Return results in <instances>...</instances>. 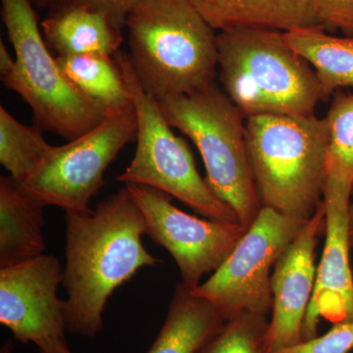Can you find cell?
<instances>
[{
	"label": "cell",
	"mask_w": 353,
	"mask_h": 353,
	"mask_svg": "<svg viewBox=\"0 0 353 353\" xmlns=\"http://www.w3.org/2000/svg\"><path fill=\"white\" fill-rule=\"evenodd\" d=\"M63 287L67 332L94 338L104 308L119 285L160 260L143 245L146 225L126 185L90 212H65Z\"/></svg>",
	"instance_id": "6da1fadb"
},
{
	"label": "cell",
	"mask_w": 353,
	"mask_h": 353,
	"mask_svg": "<svg viewBox=\"0 0 353 353\" xmlns=\"http://www.w3.org/2000/svg\"><path fill=\"white\" fill-rule=\"evenodd\" d=\"M126 27L132 68L157 101L215 83L217 34L190 0H145Z\"/></svg>",
	"instance_id": "7a4b0ae2"
},
{
	"label": "cell",
	"mask_w": 353,
	"mask_h": 353,
	"mask_svg": "<svg viewBox=\"0 0 353 353\" xmlns=\"http://www.w3.org/2000/svg\"><path fill=\"white\" fill-rule=\"evenodd\" d=\"M218 75L245 118L309 116L327 101L311 65L290 48L285 32L241 28L217 34Z\"/></svg>",
	"instance_id": "3957f363"
},
{
	"label": "cell",
	"mask_w": 353,
	"mask_h": 353,
	"mask_svg": "<svg viewBox=\"0 0 353 353\" xmlns=\"http://www.w3.org/2000/svg\"><path fill=\"white\" fill-rule=\"evenodd\" d=\"M245 137L262 208L310 219L323 201L328 174L326 121L314 114L252 116Z\"/></svg>",
	"instance_id": "277c9868"
},
{
	"label": "cell",
	"mask_w": 353,
	"mask_h": 353,
	"mask_svg": "<svg viewBox=\"0 0 353 353\" xmlns=\"http://www.w3.org/2000/svg\"><path fill=\"white\" fill-rule=\"evenodd\" d=\"M158 102L169 125L196 146L213 194L250 227L262 206L248 158L246 118L240 109L216 83Z\"/></svg>",
	"instance_id": "5b68a950"
},
{
	"label": "cell",
	"mask_w": 353,
	"mask_h": 353,
	"mask_svg": "<svg viewBox=\"0 0 353 353\" xmlns=\"http://www.w3.org/2000/svg\"><path fill=\"white\" fill-rule=\"evenodd\" d=\"M1 18L15 51V65L1 81L29 104L34 126L68 141L97 126L108 111L65 75L44 41L31 0H1Z\"/></svg>",
	"instance_id": "8992f818"
},
{
	"label": "cell",
	"mask_w": 353,
	"mask_h": 353,
	"mask_svg": "<svg viewBox=\"0 0 353 353\" xmlns=\"http://www.w3.org/2000/svg\"><path fill=\"white\" fill-rule=\"evenodd\" d=\"M115 58L131 94L138 123L134 158L116 180L163 192L208 219L241 223L233 209L220 201L199 175L187 141L172 131L159 102L139 83L129 55L119 51Z\"/></svg>",
	"instance_id": "52a82bcc"
},
{
	"label": "cell",
	"mask_w": 353,
	"mask_h": 353,
	"mask_svg": "<svg viewBox=\"0 0 353 353\" xmlns=\"http://www.w3.org/2000/svg\"><path fill=\"white\" fill-rule=\"evenodd\" d=\"M134 104L108 111L97 126L64 145L52 146L32 175L21 183L46 208L90 212V199L104 185V173L118 153L137 138Z\"/></svg>",
	"instance_id": "ba28073f"
},
{
	"label": "cell",
	"mask_w": 353,
	"mask_h": 353,
	"mask_svg": "<svg viewBox=\"0 0 353 353\" xmlns=\"http://www.w3.org/2000/svg\"><path fill=\"white\" fill-rule=\"evenodd\" d=\"M307 221L261 208L231 254L192 294L208 301L226 321L246 312L268 316L274 266Z\"/></svg>",
	"instance_id": "9c48e42d"
},
{
	"label": "cell",
	"mask_w": 353,
	"mask_h": 353,
	"mask_svg": "<svg viewBox=\"0 0 353 353\" xmlns=\"http://www.w3.org/2000/svg\"><path fill=\"white\" fill-rule=\"evenodd\" d=\"M126 187L145 218L146 234L170 253L183 284L190 290L196 289L203 276L219 268L248 231L241 223L188 214L172 203L170 196L157 189Z\"/></svg>",
	"instance_id": "30bf717a"
},
{
	"label": "cell",
	"mask_w": 353,
	"mask_h": 353,
	"mask_svg": "<svg viewBox=\"0 0 353 353\" xmlns=\"http://www.w3.org/2000/svg\"><path fill=\"white\" fill-rule=\"evenodd\" d=\"M63 271L57 257L46 254L0 268V323L16 341L39 350L66 343L65 301L57 296Z\"/></svg>",
	"instance_id": "8fae6325"
},
{
	"label": "cell",
	"mask_w": 353,
	"mask_h": 353,
	"mask_svg": "<svg viewBox=\"0 0 353 353\" xmlns=\"http://www.w3.org/2000/svg\"><path fill=\"white\" fill-rule=\"evenodd\" d=\"M352 183L333 173L327 174L325 204V240L316 272L314 292L303 325V340L317 336L321 318L332 324L353 320V274L350 266L348 208Z\"/></svg>",
	"instance_id": "7c38bea8"
},
{
	"label": "cell",
	"mask_w": 353,
	"mask_h": 353,
	"mask_svg": "<svg viewBox=\"0 0 353 353\" xmlns=\"http://www.w3.org/2000/svg\"><path fill=\"white\" fill-rule=\"evenodd\" d=\"M324 201L304 225L301 233L279 257L271 277L272 319L266 353L303 343V325L316 282L315 250L325 230Z\"/></svg>",
	"instance_id": "4fadbf2b"
},
{
	"label": "cell",
	"mask_w": 353,
	"mask_h": 353,
	"mask_svg": "<svg viewBox=\"0 0 353 353\" xmlns=\"http://www.w3.org/2000/svg\"><path fill=\"white\" fill-rule=\"evenodd\" d=\"M213 30L259 28L288 32L320 26L312 0H190Z\"/></svg>",
	"instance_id": "5bb4252c"
},
{
	"label": "cell",
	"mask_w": 353,
	"mask_h": 353,
	"mask_svg": "<svg viewBox=\"0 0 353 353\" xmlns=\"http://www.w3.org/2000/svg\"><path fill=\"white\" fill-rule=\"evenodd\" d=\"M41 28L44 41L57 57H115L123 41L122 28L104 14L85 7L53 4Z\"/></svg>",
	"instance_id": "9a60e30c"
},
{
	"label": "cell",
	"mask_w": 353,
	"mask_h": 353,
	"mask_svg": "<svg viewBox=\"0 0 353 353\" xmlns=\"http://www.w3.org/2000/svg\"><path fill=\"white\" fill-rule=\"evenodd\" d=\"M43 208L12 176L0 178V268L44 254Z\"/></svg>",
	"instance_id": "2e32d148"
},
{
	"label": "cell",
	"mask_w": 353,
	"mask_h": 353,
	"mask_svg": "<svg viewBox=\"0 0 353 353\" xmlns=\"http://www.w3.org/2000/svg\"><path fill=\"white\" fill-rule=\"evenodd\" d=\"M225 322L208 301L178 283L163 326L148 353H199Z\"/></svg>",
	"instance_id": "e0dca14e"
},
{
	"label": "cell",
	"mask_w": 353,
	"mask_h": 353,
	"mask_svg": "<svg viewBox=\"0 0 353 353\" xmlns=\"http://www.w3.org/2000/svg\"><path fill=\"white\" fill-rule=\"evenodd\" d=\"M285 38L314 70L327 101L341 88H353V38L334 37L322 26L292 30Z\"/></svg>",
	"instance_id": "ac0fdd59"
},
{
	"label": "cell",
	"mask_w": 353,
	"mask_h": 353,
	"mask_svg": "<svg viewBox=\"0 0 353 353\" xmlns=\"http://www.w3.org/2000/svg\"><path fill=\"white\" fill-rule=\"evenodd\" d=\"M57 59L70 82L104 110L132 105L131 94L115 57L87 54Z\"/></svg>",
	"instance_id": "d6986e66"
},
{
	"label": "cell",
	"mask_w": 353,
	"mask_h": 353,
	"mask_svg": "<svg viewBox=\"0 0 353 353\" xmlns=\"http://www.w3.org/2000/svg\"><path fill=\"white\" fill-rule=\"evenodd\" d=\"M51 148L39 127L25 126L0 108V163L13 179L25 182Z\"/></svg>",
	"instance_id": "ffe728a7"
},
{
	"label": "cell",
	"mask_w": 353,
	"mask_h": 353,
	"mask_svg": "<svg viewBox=\"0 0 353 353\" xmlns=\"http://www.w3.org/2000/svg\"><path fill=\"white\" fill-rule=\"evenodd\" d=\"M324 119L329 134L327 172L353 185V94L336 92Z\"/></svg>",
	"instance_id": "44dd1931"
},
{
	"label": "cell",
	"mask_w": 353,
	"mask_h": 353,
	"mask_svg": "<svg viewBox=\"0 0 353 353\" xmlns=\"http://www.w3.org/2000/svg\"><path fill=\"white\" fill-rule=\"evenodd\" d=\"M266 315L243 313L228 320L199 353H266Z\"/></svg>",
	"instance_id": "7402d4cb"
},
{
	"label": "cell",
	"mask_w": 353,
	"mask_h": 353,
	"mask_svg": "<svg viewBox=\"0 0 353 353\" xmlns=\"http://www.w3.org/2000/svg\"><path fill=\"white\" fill-rule=\"evenodd\" d=\"M353 350V320L334 324L322 336L273 353H350Z\"/></svg>",
	"instance_id": "603a6c76"
},
{
	"label": "cell",
	"mask_w": 353,
	"mask_h": 353,
	"mask_svg": "<svg viewBox=\"0 0 353 353\" xmlns=\"http://www.w3.org/2000/svg\"><path fill=\"white\" fill-rule=\"evenodd\" d=\"M316 17L329 34L353 38V0H312Z\"/></svg>",
	"instance_id": "cb8c5ba5"
},
{
	"label": "cell",
	"mask_w": 353,
	"mask_h": 353,
	"mask_svg": "<svg viewBox=\"0 0 353 353\" xmlns=\"http://www.w3.org/2000/svg\"><path fill=\"white\" fill-rule=\"evenodd\" d=\"M143 1L145 0H57L53 4L85 7L101 12L123 29L126 26L128 15Z\"/></svg>",
	"instance_id": "d4e9b609"
},
{
	"label": "cell",
	"mask_w": 353,
	"mask_h": 353,
	"mask_svg": "<svg viewBox=\"0 0 353 353\" xmlns=\"http://www.w3.org/2000/svg\"><path fill=\"white\" fill-rule=\"evenodd\" d=\"M15 65V59L11 57V53L7 50L3 41H0V76L6 75Z\"/></svg>",
	"instance_id": "484cf974"
},
{
	"label": "cell",
	"mask_w": 353,
	"mask_h": 353,
	"mask_svg": "<svg viewBox=\"0 0 353 353\" xmlns=\"http://www.w3.org/2000/svg\"><path fill=\"white\" fill-rule=\"evenodd\" d=\"M41 353H72L69 350L68 345L66 343H58V345H51V347L39 350Z\"/></svg>",
	"instance_id": "4316f807"
},
{
	"label": "cell",
	"mask_w": 353,
	"mask_h": 353,
	"mask_svg": "<svg viewBox=\"0 0 353 353\" xmlns=\"http://www.w3.org/2000/svg\"><path fill=\"white\" fill-rule=\"evenodd\" d=\"M348 225H350V241L353 250V190L352 199H350V208H348Z\"/></svg>",
	"instance_id": "83f0119b"
},
{
	"label": "cell",
	"mask_w": 353,
	"mask_h": 353,
	"mask_svg": "<svg viewBox=\"0 0 353 353\" xmlns=\"http://www.w3.org/2000/svg\"><path fill=\"white\" fill-rule=\"evenodd\" d=\"M0 353H14L13 341L7 340L0 348Z\"/></svg>",
	"instance_id": "f1b7e54d"
},
{
	"label": "cell",
	"mask_w": 353,
	"mask_h": 353,
	"mask_svg": "<svg viewBox=\"0 0 353 353\" xmlns=\"http://www.w3.org/2000/svg\"><path fill=\"white\" fill-rule=\"evenodd\" d=\"M57 0H36L37 6L39 8H46V7H50Z\"/></svg>",
	"instance_id": "f546056e"
}]
</instances>
